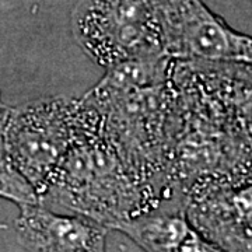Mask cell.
Wrapping results in <instances>:
<instances>
[{
	"mask_svg": "<svg viewBox=\"0 0 252 252\" xmlns=\"http://www.w3.org/2000/svg\"><path fill=\"white\" fill-rule=\"evenodd\" d=\"M144 252H230L207 241L189 224L185 213H171L156 225Z\"/></svg>",
	"mask_w": 252,
	"mask_h": 252,
	"instance_id": "cell-7",
	"label": "cell"
},
{
	"mask_svg": "<svg viewBox=\"0 0 252 252\" xmlns=\"http://www.w3.org/2000/svg\"><path fill=\"white\" fill-rule=\"evenodd\" d=\"M14 227L18 243L28 252H107L108 228L39 203L20 206Z\"/></svg>",
	"mask_w": 252,
	"mask_h": 252,
	"instance_id": "cell-6",
	"label": "cell"
},
{
	"mask_svg": "<svg viewBox=\"0 0 252 252\" xmlns=\"http://www.w3.org/2000/svg\"><path fill=\"white\" fill-rule=\"evenodd\" d=\"M168 200L172 199L127 165L101 133L74 144L38 196L39 205L54 212L117 231Z\"/></svg>",
	"mask_w": 252,
	"mask_h": 252,
	"instance_id": "cell-1",
	"label": "cell"
},
{
	"mask_svg": "<svg viewBox=\"0 0 252 252\" xmlns=\"http://www.w3.org/2000/svg\"><path fill=\"white\" fill-rule=\"evenodd\" d=\"M153 1L162 52L168 59L178 62L251 63V36L230 27L202 0Z\"/></svg>",
	"mask_w": 252,
	"mask_h": 252,
	"instance_id": "cell-4",
	"label": "cell"
},
{
	"mask_svg": "<svg viewBox=\"0 0 252 252\" xmlns=\"http://www.w3.org/2000/svg\"><path fill=\"white\" fill-rule=\"evenodd\" d=\"M4 107V104L1 102V94H0V108H3Z\"/></svg>",
	"mask_w": 252,
	"mask_h": 252,
	"instance_id": "cell-9",
	"label": "cell"
},
{
	"mask_svg": "<svg viewBox=\"0 0 252 252\" xmlns=\"http://www.w3.org/2000/svg\"><path fill=\"white\" fill-rule=\"evenodd\" d=\"M70 26L81 51L107 70L165 56L153 0H79Z\"/></svg>",
	"mask_w": 252,
	"mask_h": 252,
	"instance_id": "cell-3",
	"label": "cell"
},
{
	"mask_svg": "<svg viewBox=\"0 0 252 252\" xmlns=\"http://www.w3.org/2000/svg\"><path fill=\"white\" fill-rule=\"evenodd\" d=\"M184 212L199 234L230 252H251V177H209L182 195Z\"/></svg>",
	"mask_w": 252,
	"mask_h": 252,
	"instance_id": "cell-5",
	"label": "cell"
},
{
	"mask_svg": "<svg viewBox=\"0 0 252 252\" xmlns=\"http://www.w3.org/2000/svg\"><path fill=\"white\" fill-rule=\"evenodd\" d=\"M6 109V105L0 108V198L14 202L18 207L24 205H34L38 203L35 190L13 167L4 147L3 126Z\"/></svg>",
	"mask_w": 252,
	"mask_h": 252,
	"instance_id": "cell-8",
	"label": "cell"
},
{
	"mask_svg": "<svg viewBox=\"0 0 252 252\" xmlns=\"http://www.w3.org/2000/svg\"><path fill=\"white\" fill-rule=\"evenodd\" d=\"M99 133V115L81 98L42 97L6 109L3 139L13 167L35 190L45 189L76 143Z\"/></svg>",
	"mask_w": 252,
	"mask_h": 252,
	"instance_id": "cell-2",
	"label": "cell"
}]
</instances>
